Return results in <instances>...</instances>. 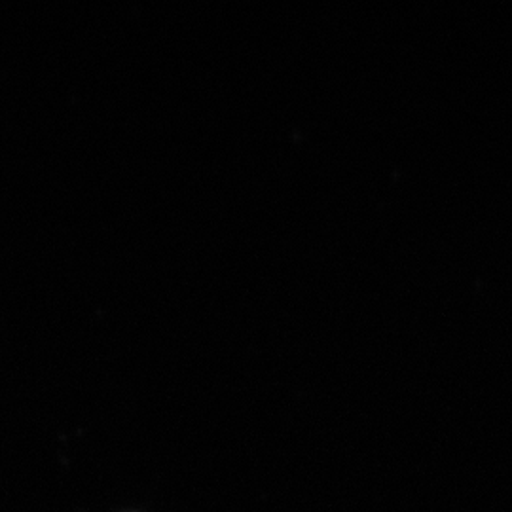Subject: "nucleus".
<instances>
[]
</instances>
